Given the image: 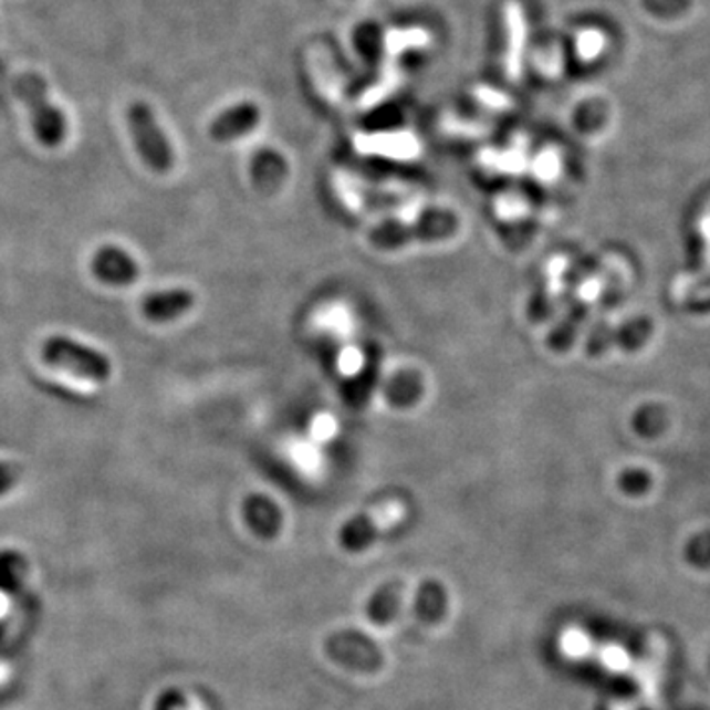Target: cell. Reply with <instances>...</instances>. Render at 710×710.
Masks as SVG:
<instances>
[{"instance_id": "15", "label": "cell", "mask_w": 710, "mask_h": 710, "mask_svg": "<svg viewBox=\"0 0 710 710\" xmlns=\"http://www.w3.org/2000/svg\"><path fill=\"white\" fill-rule=\"evenodd\" d=\"M403 80V72L401 67H399V64H397V60H387V64H385V67H383V75L382 80H379V83L377 85H374V87H369L367 92H365L364 97H362V103H365V105H372V103H377V101L385 100L389 93L401 83Z\"/></svg>"}, {"instance_id": "21", "label": "cell", "mask_w": 710, "mask_h": 710, "mask_svg": "<svg viewBox=\"0 0 710 710\" xmlns=\"http://www.w3.org/2000/svg\"><path fill=\"white\" fill-rule=\"evenodd\" d=\"M4 639H7V629H4V626L0 624V647L4 644Z\"/></svg>"}, {"instance_id": "12", "label": "cell", "mask_w": 710, "mask_h": 710, "mask_svg": "<svg viewBox=\"0 0 710 710\" xmlns=\"http://www.w3.org/2000/svg\"><path fill=\"white\" fill-rule=\"evenodd\" d=\"M428 44H430V34L420 28H405V30L397 28V30H389L385 36V48L391 60H397L410 48H425Z\"/></svg>"}, {"instance_id": "8", "label": "cell", "mask_w": 710, "mask_h": 710, "mask_svg": "<svg viewBox=\"0 0 710 710\" xmlns=\"http://www.w3.org/2000/svg\"><path fill=\"white\" fill-rule=\"evenodd\" d=\"M259 118L261 115H259L255 105H251V103L237 105V107H231L216 117V121L211 123L210 137L218 143H228L233 138L243 137L259 125Z\"/></svg>"}, {"instance_id": "4", "label": "cell", "mask_w": 710, "mask_h": 710, "mask_svg": "<svg viewBox=\"0 0 710 710\" xmlns=\"http://www.w3.org/2000/svg\"><path fill=\"white\" fill-rule=\"evenodd\" d=\"M127 118L130 137L143 163L155 173H168L174 165L173 148L163 128L158 127L153 109L146 103H133Z\"/></svg>"}, {"instance_id": "13", "label": "cell", "mask_w": 710, "mask_h": 710, "mask_svg": "<svg viewBox=\"0 0 710 710\" xmlns=\"http://www.w3.org/2000/svg\"><path fill=\"white\" fill-rule=\"evenodd\" d=\"M28 565L24 556L14 551L0 553V591L17 592L24 584Z\"/></svg>"}, {"instance_id": "16", "label": "cell", "mask_w": 710, "mask_h": 710, "mask_svg": "<svg viewBox=\"0 0 710 710\" xmlns=\"http://www.w3.org/2000/svg\"><path fill=\"white\" fill-rule=\"evenodd\" d=\"M561 649L571 659H583V657L591 656L594 646L583 629L568 628L561 636Z\"/></svg>"}, {"instance_id": "19", "label": "cell", "mask_w": 710, "mask_h": 710, "mask_svg": "<svg viewBox=\"0 0 710 710\" xmlns=\"http://www.w3.org/2000/svg\"><path fill=\"white\" fill-rule=\"evenodd\" d=\"M20 480V466L14 462H0V495L9 493Z\"/></svg>"}, {"instance_id": "7", "label": "cell", "mask_w": 710, "mask_h": 710, "mask_svg": "<svg viewBox=\"0 0 710 710\" xmlns=\"http://www.w3.org/2000/svg\"><path fill=\"white\" fill-rule=\"evenodd\" d=\"M196 304L194 292L188 289H168L148 294L143 301V314L156 324H166L182 319Z\"/></svg>"}, {"instance_id": "3", "label": "cell", "mask_w": 710, "mask_h": 710, "mask_svg": "<svg viewBox=\"0 0 710 710\" xmlns=\"http://www.w3.org/2000/svg\"><path fill=\"white\" fill-rule=\"evenodd\" d=\"M17 92L28 107L38 140L48 148L62 145L67 135V123L62 111L48 100L46 87L40 82V77L32 73L20 75Z\"/></svg>"}, {"instance_id": "2", "label": "cell", "mask_w": 710, "mask_h": 710, "mask_svg": "<svg viewBox=\"0 0 710 710\" xmlns=\"http://www.w3.org/2000/svg\"><path fill=\"white\" fill-rule=\"evenodd\" d=\"M44 364L93 383H105L113 365L107 355L67 336H50L40 347Z\"/></svg>"}, {"instance_id": "5", "label": "cell", "mask_w": 710, "mask_h": 710, "mask_svg": "<svg viewBox=\"0 0 710 710\" xmlns=\"http://www.w3.org/2000/svg\"><path fill=\"white\" fill-rule=\"evenodd\" d=\"M405 515H407V508L403 501H385L382 505H375L374 510L347 521L340 531V543L346 546L347 551L365 549L372 545L382 533L401 523Z\"/></svg>"}, {"instance_id": "18", "label": "cell", "mask_w": 710, "mask_h": 710, "mask_svg": "<svg viewBox=\"0 0 710 710\" xmlns=\"http://www.w3.org/2000/svg\"><path fill=\"white\" fill-rule=\"evenodd\" d=\"M156 710H198L194 709V704H191L186 697H184L182 692L178 691H168L156 701Z\"/></svg>"}, {"instance_id": "11", "label": "cell", "mask_w": 710, "mask_h": 710, "mask_svg": "<svg viewBox=\"0 0 710 710\" xmlns=\"http://www.w3.org/2000/svg\"><path fill=\"white\" fill-rule=\"evenodd\" d=\"M246 518L249 525L261 535H273L281 528V513L273 501L264 495H251L246 501Z\"/></svg>"}, {"instance_id": "14", "label": "cell", "mask_w": 710, "mask_h": 710, "mask_svg": "<svg viewBox=\"0 0 710 710\" xmlns=\"http://www.w3.org/2000/svg\"><path fill=\"white\" fill-rule=\"evenodd\" d=\"M409 594L410 586H405V584H391L382 594H377V598L372 604V616L375 622H387L393 618V614H397L403 602L409 598Z\"/></svg>"}, {"instance_id": "9", "label": "cell", "mask_w": 710, "mask_h": 710, "mask_svg": "<svg viewBox=\"0 0 710 710\" xmlns=\"http://www.w3.org/2000/svg\"><path fill=\"white\" fill-rule=\"evenodd\" d=\"M505 24H508V52H505V72L511 80H518L521 73V58L525 46V19L518 2H508L505 7Z\"/></svg>"}, {"instance_id": "1", "label": "cell", "mask_w": 710, "mask_h": 710, "mask_svg": "<svg viewBox=\"0 0 710 710\" xmlns=\"http://www.w3.org/2000/svg\"><path fill=\"white\" fill-rule=\"evenodd\" d=\"M458 218L455 211L430 210L410 221H385L369 231V243L379 251H393L410 243H437L455 236Z\"/></svg>"}, {"instance_id": "10", "label": "cell", "mask_w": 710, "mask_h": 710, "mask_svg": "<svg viewBox=\"0 0 710 710\" xmlns=\"http://www.w3.org/2000/svg\"><path fill=\"white\" fill-rule=\"evenodd\" d=\"M310 73L312 80L319 85L320 92L330 100L337 101L342 97V75L337 72L332 55L322 48H312L309 55Z\"/></svg>"}, {"instance_id": "6", "label": "cell", "mask_w": 710, "mask_h": 710, "mask_svg": "<svg viewBox=\"0 0 710 710\" xmlns=\"http://www.w3.org/2000/svg\"><path fill=\"white\" fill-rule=\"evenodd\" d=\"M92 273L100 283L128 286L138 279V264L125 249L103 246L92 257Z\"/></svg>"}, {"instance_id": "20", "label": "cell", "mask_w": 710, "mask_h": 710, "mask_svg": "<svg viewBox=\"0 0 710 710\" xmlns=\"http://www.w3.org/2000/svg\"><path fill=\"white\" fill-rule=\"evenodd\" d=\"M476 95H478V100L483 101V103H485V105H490V107H505V105H508L505 95H503V93L495 92L492 87H478Z\"/></svg>"}, {"instance_id": "17", "label": "cell", "mask_w": 710, "mask_h": 710, "mask_svg": "<svg viewBox=\"0 0 710 710\" xmlns=\"http://www.w3.org/2000/svg\"><path fill=\"white\" fill-rule=\"evenodd\" d=\"M598 659L612 671H624L629 667V657L622 647L606 646L598 649Z\"/></svg>"}]
</instances>
